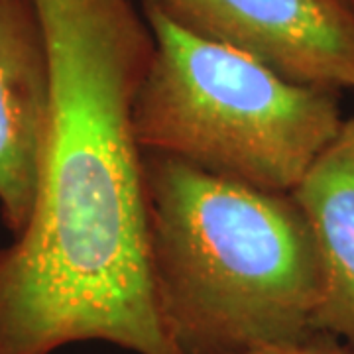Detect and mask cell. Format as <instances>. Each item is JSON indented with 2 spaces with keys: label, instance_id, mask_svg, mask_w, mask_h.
<instances>
[{
  "label": "cell",
  "instance_id": "obj_9",
  "mask_svg": "<svg viewBox=\"0 0 354 354\" xmlns=\"http://www.w3.org/2000/svg\"><path fill=\"white\" fill-rule=\"evenodd\" d=\"M353 118H354V116H353Z\"/></svg>",
  "mask_w": 354,
  "mask_h": 354
},
{
  "label": "cell",
  "instance_id": "obj_7",
  "mask_svg": "<svg viewBox=\"0 0 354 354\" xmlns=\"http://www.w3.org/2000/svg\"><path fill=\"white\" fill-rule=\"evenodd\" d=\"M246 354H353L342 342L333 339L330 335L317 333L313 337H307L304 341L278 344V346H268L258 348Z\"/></svg>",
  "mask_w": 354,
  "mask_h": 354
},
{
  "label": "cell",
  "instance_id": "obj_2",
  "mask_svg": "<svg viewBox=\"0 0 354 354\" xmlns=\"http://www.w3.org/2000/svg\"><path fill=\"white\" fill-rule=\"evenodd\" d=\"M144 189L153 291L181 353L246 354L319 333V254L291 193L150 152Z\"/></svg>",
  "mask_w": 354,
  "mask_h": 354
},
{
  "label": "cell",
  "instance_id": "obj_6",
  "mask_svg": "<svg viewBox=\"0 0 354 354\" xmlns=\"http://www.w3.org/2000/svg\"><path fill=\"white\" fill-rule=\"evenodd\" d=\"M313 230L321 268L319 333L354 354V118L291 191Z\"/></svg>",
  "mask_w": 354,
  "mask_h": 354
},
{
  "label": "cell",
  "instance_id": "obj_4",
  "mask_svg": "<svg viewBox=\"0 0 354 354\" xmlns=\"http://www.w3.org/2000/svg\"><path fill=\"white\" fill-rule=\"evenodd\" d=\"M299 85L354 88V12L341 0H144Z\"/></svg>",
  "mask_w": 354,
  "mask_h": 354
},
{
  "label": "cell",
  "instance_id": "obj_8",
  "mask_svg": "<svg viewBox=\"0 0 354 354\" xmlns=\"http://www.w3.org/2000/svg\"><path fill=\"white\" fill-rule=\"evenodd\" d=\"M341 2L346 6V8H351V10L354 12V0H341Z\"/></svg>",
  "mask_w": 354,
  "mask_h": 354
},
{
  "label": "cell",
  "instance_id": "obj_5",
  "mask_svg": "<svg viewBox=\"0 0 354 354\" xmlns=\"http://www.w3.org/2000/svg\"><path fill=\"white\" fill-rule=\"evenodd\" d=\"M50 111V57L36 2L0 0V216L12 239L34 211Z\"/></svg>",
  "mask_w": 354,
  "mask_h": 354
},
{
  "label": "cell",
  "instance_id": "obj_1",
  "mask_svg": "<svg viewBox=\"0 0 354 354\" xmlns=\"http://www.w3.org/2000/svg\"><path fill=\"white\" fill-rule=\"evenodd\" d=\"M51 111L34 211L0 248V354L101 341L183 354L153 291L134 99L153 51L134 0H34Z\"/></svg>",
  "mask_w": 354,
  "mask_h": 354
},
{
  "label": "cell",
  "instance_id": "obj_3",
  "mask_svg": "<svg viewBox=\"0 0 354 354\" xmlns=\"http://www.w3.org/2000/svg\"><path fill=\"white\" fill-rule=\"evenodd\" d=\"M153 51L134 99L142 152L256 189L291 193L341 134L339 91L299 85L142 4Z\"/></svg>",
  "mask_w": 354,
  "mask_h": 354
}]
</instances>
